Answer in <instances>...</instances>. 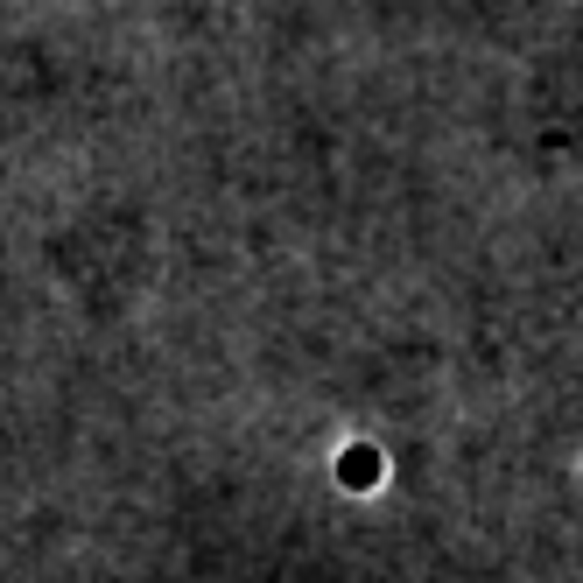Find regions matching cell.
<instances>
[{
	"label": "cell",
	"mask_w": 583,
	"mask_h": 583,
	"mask_svg": "<svg viewBox=\"0 0 583 583\" xmlns=\"http://www.w3.org/2000/svg\"><path fill=\"white\" fill-rule=\"evenodd\" d=\"M338 471H345V485H380V457H373V450H352Z\"/></svg>",
	"instance_id": "obj_1"
}]
</instances>
